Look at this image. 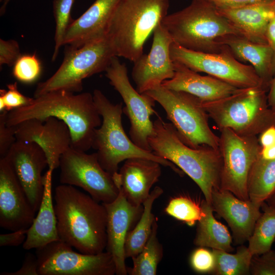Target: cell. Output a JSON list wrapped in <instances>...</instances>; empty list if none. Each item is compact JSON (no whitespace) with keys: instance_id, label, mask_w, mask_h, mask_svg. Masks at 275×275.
Here are the masks:
<instances>
[{"instance_id":"obj_30","label":"cell","mask_w":275,"mask_h":275,"mask_svg":"<svg viewBox=\"0 0 275 275\" xmlns=\"http://www.w3.org/2000/svg\"><path fill=\"white\" fill-rule=\"evenodd\" d=\"M261 208L263 212L258 218L248 239V248L253 256L271 250L275 241V206L263 202Z\"/></svg>"},{"instance_id":"obj_4","label":"cell","mask_w":275,"mask_h":275,"mask_svg":"<svg viewBox=\"0 0 275 275\" xmlns=\"http://www.w3.org/2000/svg\"><path fill=\"white\" fill-rule=\"evenodd\" d=\"M161 24L175 43L196 51L218 53L224 46L217 42L220 38L229 35L243 36L206 0H192L184 9L168 14Z\"/></svg>"},{"instance_id":"obj_44","label":"cell","mask_w":275,"mask_h":275,"mask_svg":"<svg viewBox=\"0 0 275 275\" xmlns=\"http://www.w3.org/2000/svg\"><path fill=\"white\" fill-rule=\"evenodd\" d=\"M267 43L270 47L273 53V71L275 74V15L269 22L266 31Z\"/></svg>"},{"instance_id":"obj_31","label":"cell","mask_w":275,"mask_h":275,"mask_svg":"<svg viewBox=\"0 0 275 275\" xmlns=\"http://www.w3.org/2000/svg\"><path fill=\"white\" fill-rule=\"evenodd\" d=\"M157 219L154 221L149 239L142 251L132 258L133 266L127 267L130 275H155L157 266L163 256V249L157 235Z\"/></svg>"},{"instance_id":"obj_47","label":"cell","mask_w":275,"mask_h":275,"mask_svg":"<svg viewBox=\"0 0 275 275\" xmlns=\"http://www.w3.org/2000/svg\"><path fill=\"white\" fill-rule=\"evenodd\" d=\"M267 99L270 108L275 113V74L268 91Z\"/></svg>"},{"instance_id":"obj_38","label":"cell","mask_w":275,"mask_h":275,"mask_svg":"<svg viewBox=\"0 0 275 275\" xmlns=\"http://www.w3.org/2000/svg\"><path fill=\"white\" fill-rule=\"evenodd\" d=\"M190 262L193 269L199 273L212 272L215 264L213 252L200 246L193 252Z\"/></svg>"},{"instance_id":"obj_7","label":"cell","mask_w":275,"mask_h":275,"mask_svg":"<svg viewBox=\"0 0 275 275\" xmlns=\"http://www.w3.org/2000/svg\"><path fill=\"white\" fill-rule=\"evenodd\" d=\"M267 92L261 87L240 89L221 99L200 101L219 130L229 128L240 135H257L275 126V113L268 105Z\"/></svg>"},{"instance_id":"obj_49","label":"cell","mask_w":275,"mask_h":275,"mask_svg":"<svg viewBox=\"0 0 275 275\" xmlns=\"http://www.w3.org/2000/svg\"><path fill=\"white\" fill-rule=\"evenodd\" d=\"M268 204L275 206V193L274 194L267 200Z\"/></svg>"},{"instance_id":"obj_25","label":"cell","mask_w":275,"mask_h":275,"mask_svg":"<svg viewBox=\"0 0 275 275\" xmlns=\"http://www.w3.org/2000/svg\"><path fill=\"white\" fill-rule=\"evenodd\" d=\"M49 170L43 176L44 192L38 213L28 229L23 243L24 250L37 249L60 240L52 195L51 175Z\"/></svg>"},{"instance_id":"obj_27","label":"cell","mask_w":275,"mask_h":275,"mask_svg":"<svg viewBox=\"0 0 275 275\" xmlns=\"http://www.w3.org/2000/svg\"><path fill=\"white\" fill-rule=\"evenodd\" d=\"M201 206L203 214L198 221L195 244L229 253L233 251L231 236L227 228L214 218L211 205L204 200Z\"/></svg>"},{"instance_id":"obj_2","label":"cell","mask_w":275,"mask_h":275,"mask_svg":"<svg viewBox=\"0 0 275 275\" xmlns=\"http://www.w3.org/2000/svg\"><path fill=\"white\" fill-rule=\"evenodd\" d=\"M54 200L60 240L82 253L104 252L107 213L103 204L73 186L62 184L56 187Z\"/></svg>"},{"instance_id":"obj_43","label":"cell","mask_w":275,"mask_h":275,"mask_svg":"<svg viewBox=\"0 0 275 275\" xmlns=\"http://www.w3.org/2000/svg\"><path fill=\"white\" fill-rule=\"evenodd\" d=\"M217 9H226L241 7L266 0H206Z\"/></svg>"},{"instance_id":"obj_18","label":"cell","mask_w":275,"mask_h":275,"mask_svg":"<svg viewBox=\"0 0 275 275\" xmlns=\"http://www.w3.org/2000/svg\"><path fill=\"white\" fill-rule=\"evenodd\" d=\"M35 213L11 165L1 157L0 226L11 231L29 229Z\"/></svg>"},{"instance_id":"obj_20","label":"cell","mask_w":275,"mask_h":275,"mask_svg":"<svg viewBox=\"0 0 275 275\" xmlns=\"http://www.w3.org/2000/svg\"><path fill=\"white\" fill-rule=\"evenodd\" d=\"M211 204L213 211L227 222L236 242L248 240L261 214L262 204L239 199L219 187L213 190Z\"/></svg>"},{"instance_id":"obj_26","label":"cell","mask_w":275,"mask_h":275,"mask_svg":"<svg viewBox=\"0 0 275 275\" xmlns=\"http://www.w3.org/2000/svg\"><path fill=\"white\" fill-rule=\"evenodd\" d=\"M217 42L227 46L239 61L250 63L261 79L264 89L268 92L274 76L273 53L268 44L253 42L236 35L224 36Z\"/></svg>"},{"instance_id":"obj_37","label":"cell","mask_w":275,"mask_h":275,"mask_svg":"<svg viewBox=\"0 0 275 275\" xmlns=\"http://www.w3.org/2000/svg\"><path fill=\"white\" fill-rule=\"evenodd\" d=\"M253 275H275V251L253 256L250 267Z\"/></svg>"},{"instance_id":"obj_36","label":"cell","mask_w":275,"mask_h":275,"mask_svg":"<svg viewBox=\"0 0 275 275\" xmlns=\"http://www.w3.org/2000/svg\"><path fill=\"white\" fill-rule=\"evenodd\" d=\"M8 90H0V112L11 111L31 104L34 98H30L21 94L17 88L16 82L7 85Z\"/></svg>"},{"instance_id":"obj_23","label":"cell","mask_w":275,"mask_h":275,"mask_svg":"<svg viewBox=\"0 0 275 275\" xmlns=\"http://www.w3.org/2000/svg\"><path fill=\"white\" fill-rule=\"evenodd\" d=\"M174 63L173 77L161 84L167 89L186 92L204 102L222 99L240 89L213 76L201 75L180 63Z\"/></svg>"},{"instance_id":"obj_42","label":"cell","mask_w":275,"mask_h":275,"mask_svg":"<svg viewBox=\"0 0 275 275\" xmlns=\"http://www.w3.org/2000/svg\"><path fill=\"white\" fill-rule=\"evenodd\" d=\"M28 229H20L0 235L1 246H16L23 243L26 238Z\"/></svg>"},{"instance_id":"obj_45","label":"cell","mask_w":275,"mask_h":275,"mask_svg":"<svg viewBox=\"0 0 275 275\" xmlns=\"http://www.w3.org/2000/svg\"><path fill=\"white\" fill-rule=\"evenodd\" d=\"M261 147L269 146L275 143V126H271L263 130L258 139Z\"/></svg>"},{"instance_id":"obj_22","label":"cell","mask_w":275,"mask_h":275,"mask_svg":"<svg viewBox=\"0 0 275 275\" xmlns=\"http://www.w3.org/2000/svg\"><path fill=\"white\" fill-rule=\"evenodd\" d=\"M120 0H96L67 29L64 45L78 47L107 36L109 23Z\"/></svg>"},{"instance_id":"obj_34","label":"cell","mask_w":275,"mask_h":275,"mask_svg":"<svg viewBox=\"0 0 275 275\" xmlns=\"http://www.w3.org/2000/svg\"><path fill=\"white\" fill-rule=\"evenodd\" d=\"M165 211L169 215L190 226L198 222L203 214L201 205L190 198L184 196L171 199L166 207Z\"/></svg>"},{"instance_id":"obj_33","label":"cell","mask_w":275,"mask_h":275,"mask_svg":"<svg viewBox=\"0 0 275 275\" xmlns=\"http://www.w3.org/2000/svg\"><path fill=\"white\" fill-rule=\"evenodd\" d=\"M75 0H53V12L56 23L54 47L51 60L54 61L64 45L65 34L72 21L71 12Z\"/></svg>"},{"instance_id":"obj_28","label":"cell","mask_w":275,"mask_h":275,"mask_svg":"<svg viewBox=\"0 0 275 275\" xmlns=\"http://www.w3.org/2000/svg\"><path fill=\"white\" fill-rule=\"evenodd\" d=\"M163 189L156 186L143 204L141 216L131 230L128 233L125 243L126 258H133L143 250L151 234L156 218L152 212L154 201L163 193Z\"/></svg>"},{"instance_id":"obj_14","label":"cell","mask_w":275,"mask_h":275,"mask_svg":"<svg viewBox=\"0 0 275 275\" xmlns=\"http://www.w3.org/2000/svg\"><path fill=\"white\" fill-rule=\"evenodd\" d=\"M110 84L120 94L125 104L123 112L128 117L130 127V139L140 148L152 152L148 138L154 132L151 116L155 113V100L146 93L141 94L132 86L126 66L114 57L106 71Z\"/></svg>"},{"instance_id":"obj_15","label":"cell","mask_w":275,"mask_h":275,"mask_svg":"<svg viewBox=\"0 0 275 275\" xmlns=\"http://www.w3.org/2000/svg\"><path fill=\"white\" fill-rule=\"evenodd\" d=\"M153 34L149 53L143 54L133 63L131 72L136 90L141 94L161 85L175 73L174 63L170 55V47L174 42L172 37L161 22Z\"/></svg>"},{"instance_id":"obj_8","label":"cell","mask_w":275,"mask_h":275,"mask_svg":"<svg viewBox=\"0 0 275 275\" xmlns=\"http://www.w3.org/2000/svg\"><path fill=\"white\" fill-rule=\"evenodd\" d=\"M115 56L116 50L107 36L78 47L68 45L61 65L50 77L38 84L34 98L60 90L81 92L82 80L105 71Z\"/></svg>"},{"instance_id":"obj_3","label":"cell","mask_w":275,"mask_h":275,"mask_svg":"<svg viewBox=\"0 0 275 275\" xmlns=\"http://www.w3.org/2000/svg\"><path fill=\"white\" fill-rule=\"evenodd\" d=\"M153 126L154 132L148 138L152 152L187 174L211 204L213 190L220 186L223 160L219 149L208 146L195 149L187 146L180 139L173 125L159 117L153 122Z\"/></svg>"},{"instance_id":"obj_46","label":"cell","mask_w":275,"mask_h":275,"mask_svg":"<svg viewBox=\"0 0 275 275\" xmlns=\"http://www.w3.org/2000/svg\"><path fill=\"white\" fill-rule=\"evenodd\" d=\"M260 156L266 160L275 159V143L265 147H261Z\"/></svg>"},{"instance_id":"obj_16","label":"cell","mask_w":275,"mask_h":275,"mask_svg":"<svg viewBox=\"0 0 275 275\" xmlns=\"http://www.w3.org/2000/svg\"><path fill=\"white\" fill-rule=\"evenodd\" d=\"M4 157L11 165L33 209L37 212L44 192L42 173L48 167L45 152L36 143L16 141Z\"/></svg>"},{"instance_id":"obj_19","label":"cell","mask_w":275,"mask_h":275,"mask_svg":"<svg viewBox=\"0 0 275 275\" xmlns=\"http://www.w3.org/2000/svg\"><path fill=\"white\" fill-rule=\"evenodd\" d=\"M117 198L108 203H102L107 213L106 250L113 257L116 274H127L125 264V243L129 232L140 219L143 205L135 206L127 200L121 189Z\"/></svg>"},{"instance_id":"obj_39","label":"cell","mask_w":275,"mask_h":275,"mask_svg":"<svg viewBox=\"0 0 275 275\" xmlns=\"http://www.w3.org/2000/svg\"><path fill=\"white\" fill-rule=\"evenodd\" d=\"M9 112L4 111L0 114V156L4 157L11 146L16 141L14 126L7 125Z\"/></svg>"},{"instance_id":"obj_35","label":"cell","mask_w":275,"mask_h":275,"mask_svg":"<svg viewBox=\"0 0 275 275\" xmlns=\"http://www.w3.org/2000/svg\"><path fill=\"white\" fill-rule=\"evenodd\" d=\"M41 71V63L36 55L24 54L21 56L14 65L13 74L21 82L31 83L39 77Z\"/></svg>"},{"instance_id":"obj_48","label":"cell","mask_w":275,"mask_h":275,"mask_svg":"<svg viewBox=\"0 0 275 275\" xmlns=\"http://www.w3.org/2000/svg\"><path fill=\"white\" fill-rule=\"evenodd\" d=\"M10 1L11 0H2V1L1 2H2V5L0 9V14L1 15L4 14V13L5 12L7 6Z\"/></svg>"},{"instance_id":"obj_21","label":"cell","mask_w":275,"mask_h":275,"mask_svg":"<svg viewBox=\"0 0 275 275\" xmlns=\"http://www.w3.org/2000/svg\"><path fill=\"white\" fill-rule=\"evenodd\" d=\"M161 166L146 158L127 159L120 171L113 175V180L129 202L140 206L149 197L152 186L158 181L161 174Z\"/></svg>"},{"instance_id":"obj_29","label":"cell","mask_w":275,"mask_h":275,"mask_svg":"<svg viewBox=\"0 0 275 275\" xmlns=\"http://www.w3.org/2000/svg\"><path fill=\"white\" fill-rule=\"evenodd\" d=\"M249 199L262 204L275 193V159L266 160L260 155L251 170L248 184Z\"/></svg>"},{"instance_id":"obj_40","label":"cell","mask_w":275,"mask_h":275,"mask_svg":"<svg viewBox=\"0 0 275 275\" xmlns=\"http://www.w3.org/2000/svg\"><path fill=\"white\" fill-rule=\"evenodd\" d=\"M21 56L19 44L16 40L0 39V66H14Z\"/></svg>"},{"instance_id":"obj_41","label":"cell","mask_w":275,"mask_h":275,"mask_svg":"<svg viewBox=\"0 0 275 275\" xmlns=\"http://www.w3.org/2000/svg\"><path fill=\"white\" fill-rule=\"evenodd\" d=\"M1 275H39V264L37 256L27 253L21 267L14 272L4 271Z\"/></svg>"},{"instance_id":"obj_32","label":"cell","mask_w":275,"mask_h":275,"mask_svg":"<svg viewBox=\"0 0 275 275\" xmlns=\"http://www.w3.org/2000/svg\"><path fill=\"white\" fill-rule=\"evenodd\" d=\"M215 264L212 273L216 275H245L250 274L253 255L248 248L240 245L235 254L212 249Z\"/></svg>"},{"instance_id":"obj_11","label":"cell","mask_w":275,"mask_h":275,"mask_svg":"<svg viewBox=\"0 0 275 275\" xmlns=\"http://www.w3.org/2000/svg\"><path fill=\"white\" fill-rule=\"evenodd\" d=\"M219 150L223 165L220 187L242 200H249L248 184L261 146L256 135H240L231 129L220 130Z\"/></svg>"},{"instance_id":"obj_9","label":"cell","mask_w":275,"mask_h":275,"mask_svg":"<svg viewBox=\"0 0 275 275\" xmlns=\"http://www.w3.org/2000/svg\"><path fill=\"white\" fill-rule=\"evenodd\" d=\"M144 93L162 107L167 119L186 145L195 149L202 146L219 149V136L211 129L208 123L209 116L197 97L161 85Z\"/></svg>"},{"instance_id":"obj_10","label":"cell","mask_w":275,"mask_h":275,"mask_svg":"<svg viewBox=\"0 0 275 275\" xmlns=\"http://www.w3.org/2000/svg\"><path fill=\"white\" fill-rule=\"evenodd\" d=\"M170 55L174 62L180 63L195 72L206 73L236 88L264 89L252 66L241 63L226 45H224L219 52L208 53L190 50L173 42Z\"/></svg>"},{"instance_id":"obj_24","label":"cell","mask_w":275,"mask_h":275,"mask_svg":"<svg viewBox=\"0 0 275 275\" xmlns=\"http://www.w3.org/2000/svg\"><path fill=\"white\" fill-rule=\"evenodd\" d=\"M217 9V8H216ZM248 40L267 44L266 31L275 15V0H266L234 9H217Z\"/></svg>"},{"instance_id":"obj_13","label":"cell","mask_w":275,"mask_h":275,"mask_svg":"<svg viewBox=\"0 0 275 275\" xmlns=\"http://www.w3.org/2000/svg\"><path fill=\"white\" fill-rule=\"evenodd\" d=\"M39 275H114L116 266L106 251L88 254L59 240L36 249Z\"/></svg>"},{"instance_id":"obj_12","label":"cell","mask_w":275,"mask_h":275,"mask_svg":"<svg viewBox=\"0 0 275 275\" xmlns=\"http://www.w3.org/2000/svg\"><path fill=\"white\" fill-rule=\"evenodd\" d=\"M59 168L61 184L80 187L99 202L111 203L119 194L113 175L100 165L96 152L70 147L61 156Z\"/></svg>"},{"instance_id":"obj_17","label":"cell","mask_w":275,"mask_h":275,"mask_svg":"<svg viewBox=\"0 0 275 275\" xmlns=\"http://www.w3.org/2000/svg\"><path fill=\"white\" fill-rule=\"evenodd\" d=\"M14 127L16 141L39 145L45 153L48 169L52 171L59 167L61 156L71 147L70 130L64 122L56 118L26 120Z\"/></svg>"},{"instance_id":"obj_50","label":"cell","mask_w":275,"mask_h":275,"mask_svg":"<svg viewBox=\"0 0 275 275\" xmlns=\"http://www.w3.org/2000/svg\"><path fill=\"white\" fill-rule=\"evenodd\" d=\"M2 0H0L1 2H2Z\"/></svg>"},{"instance_id":"obj_6","label":"cell","mask_w":275,"mask_h":275,"mask_svg":"<svg viewBox=\"0 0 275 275\" xmlns=\"http://www.w3.org/2000/svg\"><path fill=\"white\" fill-rule=\"evenodd\" d=\"M97 109L102 117V124L95 133L92 148L97 150L100 165L113 175L118 172L119 163L131 158H143L155 161L168 167L181 175L183 172L171 161L153 152L146 151L136 146L126 135L122 125V102L112 103L99 90L93 92Z\"/></svg>"},{"instance_id":"obj_1","label":"cell","mask_w":275,"mask_h":275,"mask_svg":"<svg viewBox=\"0 0 275 275\" xmlns=\"http://www.w3.org/2000/svg\"><path fill=\"white\" fill-rule=\"evenodd\" d=\"M49 117L64 122L70 131L71 147L84 152L92 148L95 131L102 124L92 94L63 90L44 94L30 105L9 112L6 123L14 126L26 120Z\"/></svg>"},{"instance_id":"obj_5","label":"cell","mask_w":275,"mask_h":275,"mask_svg":"<svg viewBox=\"0 0 275 275\" xmlns=\"http://www.w3.org/2000/svg\"><path fill=\"white\" fill-rule=\"evenodd\" d=\"M169 6L170 0H120L107 34L117 56L137 61L146 41L168 15Z\"/></svg>"}]
</instances>
